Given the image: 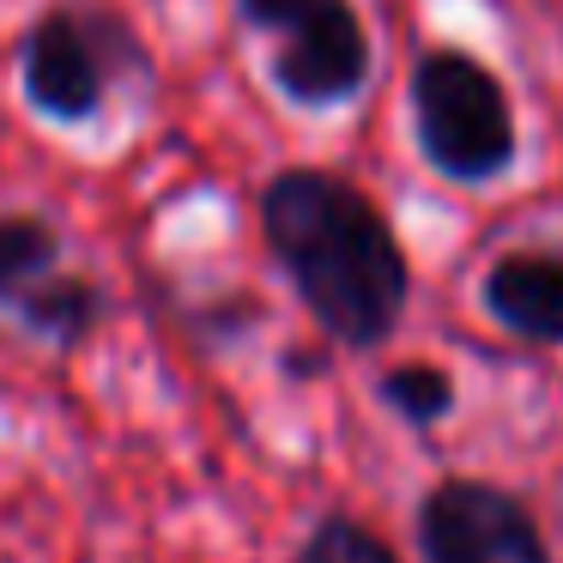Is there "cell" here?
<instances>
[{
  "label": "cell",
  "instance_id": "cell-1",
  "mask_svg": "<svg viewBox=\"0 0 563 563\" xmlns=\"http://www.w3.org/2000/svg\"><path fill=\"white\" fill-rule=\"evenodd\" d=\"M261 243L321 333L345 352H376L400 333L412 267L388 212L328 164H285L255 195Z\"/></svg>",
  "mask_w": 563,
  "mask_h": 563
},
{
  "label": "cell",
  "instance_id": "cell-2",
  "mask_svg": "<svg viewBox=\"0 0 563 563\" xmlns=\"http://www.w3.org/2000/svg\"><path fill=\"white\" fill-rule=\"evenodd\" d=\"M406 110H412L418 158L461 188L503 183L521 158L509 86L473 49L418 55L412 79H406Z\"/></svg>",
  "mask_w": 563,
  "mask_h": 563
},
{
  "label": "cell",
  "instance_id": "cell-3",
  "mask_svg": "<svg viewBox=\"0 0 563 563\" xmlns=\"http://www.w3.org/2000/svg\"><path fill=\"white\" fill-rule=\"evenodd\" d=\"M128 74L146 79L152 62L140 37L115 13L91 7H49L19 37V91L55 128H86L103 115L110 91Z\"/></svg>",
  "mask_w": 563,
  "mask_h": 563
},
{
  "label": "cell",
  "instance_id": "cell-4",
  "mask_svg": "<svg viewBox=\"0 0 563 563\" xmlns=\"http://www.w3.org/2000/svg\"><path fill=\"white\" fill-rule=\"evenodd\" d=\"M236 19L267 43V86L297 110H340L376 74L352 0H236Z\"/></svg>",
  "mask_w": 563,
  "mask_h": 563
},
{
  "label": "cell",
  "instance_id": "cell-5",
  "mask_svg": "<svg viewBox=\"0 0 563 563\" xmlns=\"http://www.w3.org/2000/svg\"><path fill=\"white\" fill-rule=\"evenodd\" d=\"M424 563H551L545 533L515 490L490 478H442L418 503Z\"/></svg>",
  "mask_w": 563,
  "mask_h": 563
},
{
  "label": "cell",
  "instance_id": "cell-6",
  "mask_svg": "<svg viewBox=\"0 0 563 563\" xmlns=\"http://www.w3.org/2000/svg\"><path fill=\"white\" fill-rule=\"evenodd\" d=\"M478 303L503 333L527 345H563V255L558 249H509L485 267Z\"/></svg>",
  "mask_w": 563,
  "mask_h": 563
},
{
  "label": "cell",
  "instance_id": "cell-7",
  "mask_svg": "<svg viewBox=\"0 0 563 563\" xmlns=\"http://www.w3.org/2000/svg\"><path fill=\"white\" fill-rule=\"evenodd\" d=\"M62 231L43 212H0V316H25L62 279Z\"/></svg>",
  "mask_w": 563,
  "mask_h": 563
},
{
  "label": "cell",
  "instance_id": "cell-8",
  "mask_svg": "<svg viewBox=\"0 0 563 563\" xmlns=\"http://www.w3.org/2000/svg\"><path fill=\"white\" fill-rule=\"evenodd\" d=\"M98 321H103V291L91 279H79V273H62L37 303L19 316V328H25L31 340L55 345V352H74L79 340H91Z\"/></svg>",
  "mask_w": 563,
  "mask_h": 563
},
{
  "label": "cell",
  "instance_id": "cell-9",
  "mask_svg": "<svg viewBox=\"0 0 563 563\" xmlns=\"http://www.w3.org/2000/svg\"><path fill=\"white\" fill-rule=\"evenodd\" d=\"M376 394H382V406H388L394 418H406L412 430H437L442 418H449V406H454V382H449V369H437V364L382 369Z\"/></svg>",
  "mask_w": 563,
  "mask_h": 563
},
{
  "label": "cell",
  "instance_id": "cell-10",
  "mask_svg": "<svg viewBox=\"0 0 563 563\" xmlns=\"http://www.w3.org/2000/svg\"><path fill=\"white\" fill-rule=\"evenodd\" d=\"M297 563H400L388 539H376L352 515H321L309 527V539L297 545Z\"/></svg>",
  "mask_w": 563,
  "mask_h": 563
}]
</instances>
